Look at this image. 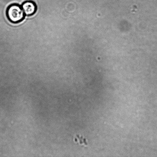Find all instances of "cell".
I'll return each mask as SVG.
<instances>
[{
  "instance_id": "1",
  "label": "cell",
  "mask_w": 157,
  "mask_h": 157,
  "mask_svg": "<svg viewBox=\"0 0 157 157\" xmlns=\"http://www.w3.org/2000/svg\"><path fill=\"white\" fill-rule=\"evenodd\" d=\"M6 15L9 21L14 24L22 21L25 16L21 6L17 4H11L7 7Z\"/></svg>"
},
{
  "instance_id": "2",
  "label": "cell",
  "mask_w": 157,
  "mask_h": 157,
  "mask_svg": "<svg viewBox=\"0 0 157 157\" xmlns=\"http://www.w3.org/2000/svg\"><path fill=\"white\" fill-rule=\"evenodd\" d=\"M26 16H30L36 13L37 7L34 2L32 1H27L24 2L21 6Z\"/></svg>"
}]
</instances>
